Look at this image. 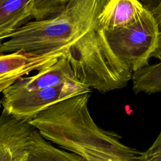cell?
<instances>
[{"mask_svg":"<svg viewBox=\"0 0 161 161\" xmlns=\"http://www.w3.org/2000/svg\"><path fill=\"white\" fill-rule=\"evenodd\" d=\"M114 53L125 61L133 72L149 65V60L161 61V4L155 9L146 8L129 25L106 31Z\"/></svg>","mask_w":161,"mask_h":161,"instance_id":"277c9868","label":"cell"},{"mask_svg":"<svg viewBox=\"0 0 161 161\" xmlns=\"http://www.w3.org/2000/svg\"><path fill=\"white\" fill-rule=\"evenodd\" d=\"M34 129L28 120L3 110L0 114V161H28L29 139Z\"/></svg>","mask_w":161,"mask_h":161,"instance_id":"52a82bcc","label":"cell"},{"mask_svg":"<svg viewBox=\"0 0 161 161\" xmlns=\"http://www.w3.org/2000/svg\"><path fill=\"white\" fill-rule=\"evenodd\" d=\"M91 92L87 86L79 81H72L33 91L2 92L3 110L16 117L30 120L53 104Z\"/></svg>","mask_w":161,"mask_h":161,"instance_id":"5b68a950","label":"cell"},{"mask_svg":"<svg viewBox=\"0 0 161 161\" xmlns=\"http://www.w3.org/2000/svg\"><path fill=\"white\" fill-rule=\"evenodd\" d=\"M72 81L78 80L74 77L69 62L64 55L53 64L38 71L35 75L20 77L2 92H13L18 91H33Z\"/></svg>","mask_w":161,"mask_h":161,"instance_id":"ba28073f","label":"cell"},{"mask_svg":"<svg viewBox=\"0 0 161 161\" xmlns=\"http://www.w3.org/2000/svg\"><path fill=\"white\" fill-rule=\"evenodd\" d=\"M32 0H0V44L28 22L33 20Z\"/></svg>","mask_w":161,"mask_h":161,"instance_id":"30bf717a","label":"cell"},{"mask_svg":"<svg viewBox=\"0 0 161 161\" xmlns=\"http://www.w3.org/2000/svg\"><path fill=\"white\" fill-rule=\"evenodd\" d=\"M71 0H32L30 11L33 20H42L62 11Z\"/></svg>","mask_w":161,"mask_h":161,"instance_id":"4fadbf2b","label":"cell"},{"mask_svg":"<svg viewBox=\"0 0 161 161\" xmlns=\"http://www.w3.org/2000/svg\"><path fill=\"white\" fill-rule=\"evenodd\" d=\"M28 161H83L78 155L53 146L34 129L30 136Z\"/></svg>","mask_w":161,"mask_h":161,"instance_id":"8fae6325","label":"cell"},{"mask_svg":"<svg viewBox=\"0 0 161 161\" xmlns=\"http://www.w3.org/2000/svg\"><path fill=\"white\" fill-rule=\"evenodd\" d=\"M91 93L53 104L28 123L47 140L83 161H144L143 152L124 145L121 136L99 128L88 108Z\"/></svg>","mask_w":161,"mask_h":161,"instance_id":"6da1fadb","label":"cell"},{"mask_svg":"<svg viewBox=\"0 0 161 161\" xmlns=\"http://www.w3.org/2000/svg\"><path fill=\"white\" fill-rule=\"evenodd\" d=\"M145 8L153 10L161 4V0H138Z\"/></svg>","mask_w":161,"mask_h":161,"instance_id":"9a60e30c","label":"cell"},{"mask_svg":"<svg viewBox=\"0 0 161 161\" xmlns=\"http://www.w3.org/2000/svg\"><path fill=\"white\" fill-rule=\"evenodd\" d=\"M109 0H71L60 12L32 20L0 44V54L22 50L43 55L65 52L99 26V16Z\"/></svg>","mask_w":161,"mask_h":161,"instance_id":"7a4b0ae2","label":"cell"},{"mask_svg":"<svg viewBox=\"0 0 161 161\" xmlns=\"http://www.w3.org/2000/svg\"><path fill=\"white\" fill-rule=\"evenodd\" d=\"M65 52L39 55L19 50L0 54V93L20 77L53 64Z\"/></svg>","mask_w":161,"mask_h":161,"instance_id":"8992f818","label":"cell"},{"mask_svg":"<svg viewBox=\"0 0 161 161\" xmlns=\"http://www.w3.org/2000/svg\"><path fill=\"white\" fill-rule=\"evenodd\" d=\"M75 78L101 93L125 87L131 79L130 67L109 45L99 25L65 50Z\"/></svg>","mask_w":161,"mask_h":161,"instance_id":"3957f363","label":"cell"},{"mask_svg":"<svg viewBox=\"0 0 161 161\" xmlns=\"http://www.w3.org/2000/svg\"><path fill=\"white\" fill-rule=\"evenodd\" d=\"M144 161H161V130L152 145L143 152Z\"/></svg>","mask_w":161,"mask_h":161,"instance_id":"5bb4252c","label":"cell"},{"mask_svg":"<svg viewBox=\"0 0 161 161\" xmlns=\"http://www.w3.org/2000/svg\"><path fill=\"white\" fill-rule=\"evenodd\" d=\"M2 107V102H1V100L0 101V108Z\"/></svg>","mask_w":161,"mask_h":161,"instance_id":"2e32d148","label":"cell"},{"mask_svg":"<svg viewBox=\"0 0 161 161\" xmlns=\"http://www.w3.org/2000/svg\"><path fill=\"white\" fill-rule=\"evenodd\" d=\"M145 9L138 0H109L99 16L106 31L125 27L134 22Z\"/></svg>","mask_w":161,"mask_h":161,"instance_id":"9c48e42d","label":"cell"},{"mask_svg":"<svg viewBox=\"0 0 161 161\" xmlns=\"http://www.w3.org/2000/svg\"><path fill=\"white\" fill-rule=\"evenodd\" d=\"M133 90L135 94H151L161 91V61L133 72Z\"/></svg>","mask_w":161,"mask_h":161,"instance_id":"7c38bea8","label":"cell"}]
</instances>
